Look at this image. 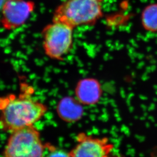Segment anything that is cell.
Listing matches in <instances>:
<instances>
[{
	"label": "cell",
	"instance_id": "cell-1",
	"mask_svg": "<svg viewBox=\"0 0 157 157\" xmlns=\"http://www.w3.org/2000/svg\"><path fill=\"white\" fill-rule=\"evenodd\" d=\"M19 93L9 94L0 100L1 128L11 132L34 126L46 114L47 106L33 96L31 86L21 84Z\"/></svg>",
	"mask_w": 157,
	"mask_h": 157
},
{
	"label": "cell",
	"instance_id": "cell-2",
	"mask_svg": "<svg viewBox=\"0 0 157 157\" xmlns=\"http://www.w3.org/2000/svg\"><path fill=\"white\" fill-rule=\"evenodd\" d=\"M104 0H64L53 13L52 21L63 22L73 28L94 25L103 15Z\"/></svg>",
	"mask_w": 157,
	"mask_h": 157
},
{
	"label": "cell",
	"instance_id": "cell-3",
	"mask_svg": "<svg viewBox=\"0 0 157 157\" xmlns=\"http://www.w3.org/2000/svg\"><path fill=\"white\" fill-rule=\"evenodd\" d=\"M45 148L40 132L34 125L10 133L3 157H44Z\"/></svg>",
	"mask_w": 157,
	"mask_h": 157
},
{
	"label": "cell",
	"instance_id": "cell-4",
	"mask_svg": "<svg viewBox=\"0 0 157 157\" xmlns=\"http://www.w3.org/2000/svg\"><path fill=\"white\" fill-rule=\"evenodd\" d=\"M74 28L63 22L52 21L42 32V46L52 59L62 60L72 48Z\"/></svg>",
	"mask_w": 157,
	"mask_h": 157
},
{
	"label": "cell",
	"instance_id": "cell-5",
	"mask_svg": "<svg viewBox=\"0 0 157 157\" xmlns=\"http://www.w3.org/2000/svg\"><path fill=\"white\" fill-rule=\"evenodd\" d=\"M114 145L107 137H98L80 133L76 144L69 151L71 157H111Z\"/></svg>",
	"mask_w": 157,
	"mask_h": 157
},
{
	"label": "cell",
	"instance_id": "cell-6",
	"mask_svg": "<svg viewBox=\"0 0 157 157\" xmlns=\"http://www.w3.org/2000/svg\"><path fill=\"white\" fill-rule=\"evenodd\" d=\"M35 8V3L30 0H8L1 6V24L4 29L13 31L22 27Z\"/></svg>",
	"mask_w": 157,
	"mask_h": 157
},
{
	"label": "cell",
	"instance_id": "cell-7",
	"mask_svg": "<svg viewBox=\"0 0 157 157\" xmlns=\"http://www.w3.org/2000/svg\"><path fill=\"white\" fill-rule=\"evenodd\" d=\"M102 94L101 84L92 78L79 81L75 88L76 99L82 105H95L99 101Z\"/></svg>",
	"mask_w": 157,
	"mask_h": 157
},
{
	"label": "cell",
	"instance_id": "cell-8",
	"mask_svg": "<svg viewBox=\"0 0 157 157\" xmlns=\"http://www.w3.org/2000/svg\"><path fill=\"white\" fill-rule=\"evenodd\" d=\"M56 111L62 120L66 122H77L83 114L82 104L71 97L60 100L56 107Z\"/></svg>",
	"mask_w": 157,
	"mask_h": 157
},
{
	"label": "cell",
	"instance_id": "cell-9",
	"mask_svg": "<svg viewBox=\"0 0 157 157\" xmlns=\"http://www.w3.org/2000/svg\"><path fill=\"white\" fill-rule=\"evenodd\" d=\"M141 23L146 31L157 32V3H151L142 10L140 16Z\"/></svg>",
	"mask_w": 157,
	"mask_h": 157
},
{
	"label": "cell",
	"instance_id": "cell-10",
	"mask_svg": "<svg viewBox=\"0 0 157 157\" xmlns=\"http://www.w3.org/2000/svg\"><path fill=\"white\" fill-rule=\"evenodd\" d=\"M46 148L44 157H71L70 153L51 144H45Z\"/></svg>",
	"mask_w": 157,
	"mask_h": 157
},
{
	"label": "cell",
	"instance_id": "cell-11",
	"mask_svg": "<svg viewBox=\"0 0 157 157\" xmlns=\"http://www.w3.org/2000/svg\"><path fill=\"white\" fill-rule=\"evenodd\" d=\"M8 0H1V6L4 4L6 2L8 1Z\"/></svg>",
	"mask_w": 157,
	"mask_h": 157
}]
</instances>
